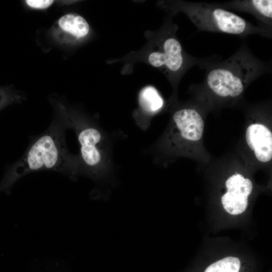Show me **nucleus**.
<instances>
[{"label":"nucleus","mask_w":272,"mask_h":272,"mask_svg":"<svg viewBox=\"0 0 272 272\" xmlns=\"http://www.w3.org/2000/svg\"><path fill=\"white\" fill-rule=\"evenodd\" d=\"M172 11L185 13L200 31L223 33L242 37L253 34L271 38L272 31L253 25L239 16L218 6L216 3L177 1Z\"/></svg>","instance_id":"nucleus-4"},{"label":"nucleus","mask_w":272,"mask_h":272,"mask_svg":"<svg viewBox=\"0 0 272 272\" xmlns=\"http://www.w3.org/2000/svg\"><path fill=\"white\" fill-rule=\"evenodd\" d=\"M57 116L46 130L30 143L22 157L8 168L0 183V191L9 190L14 184L33 172L49 170L60 173L76 180L80 175L78 155L68 150L66 130Z\"/></svg>","instance_id":"nucleus-1"},{"label":"nucleus","mask_w":272,"mask_h":272,"mask_svg":"<svg viewBox=\"0 0 272 272\" xmlns=\"http://www.w3.org/2000/svg\"><path fill=\"white\" fill-rule=\"evenodd\" d=\"M21 97L9 87H0V111L8 105L19 101Z\"/></svg>","instance_id":"nucleus-13"},{"label":"nucleus","mask_w":272,"mask_h":272,"mask_svg":"<svg viewBox=\"0 0 272 272\" xmlns=\"http://www.w3.org/2000/svg\"><path fill=\"white\" fill-rule=\"evenodd\" d=\"M246 141L257 159L266 163L272 158V133L265 125L252 124L247 128Z\"/></svg>","instance_id":"nucleus-10"},{"label":"nucleus","mask_w":272,"mask_h":272,"mask_svg":"<svg viewBox=\"0 0 272 272\" xmlns=\"http://www.w3.org/2000/svg\"><path fill=\"white\" fill-rule=\"evenodd\" d=\"M58 117L66 129H73L80 144V175L97 184L112 181L115 167L113 149L117 138L104 130L98 120L79 111L57 105Z\"/></svg>","instance_id":"nucleus-2"},{"label":"nucleus","mask_w":272,"mask_h":272,"mask_svg":"<svg viewBox=\"0 0 272 272\" xmlns=\"http://www.w3.org/2000/svg\"><path fill=\"white\" fill-rule=\"evenodd\" d=\"M240 265L238 258L229 256L212 263L205 272H239Z\"/></svg>","instance_id":"nucleus-12"},{"label":"nucleus","mask_w":272,"mask_h":272,"mask_svg":"<svg viewBox=\"0 0 272 272\" xmlns=\"http://www.w3.org/2000/svg\"><path fill=\"white\" fill-rule=\"evenodd\" d=\"M139 111L133 116L136 124L146 130L153 116L159 112L164 106V100L157 90L153 86L143 88L139 95Z\"/></svg>","instance_id":"nucleus-8"},{"label":"nucleus","mask_w":272,"mask_h":272,"mask_svg":"<svg viewBox=\"0 0 272 272\" xmlns=\"http://www.w3.org/2000/svg\"><path fill=\"white\" fill-rule=\"evenodd\" d=\"M219 60L216 56L205 67L203 84L221 99L238 98L250 83L271 71L270 63L256 57L245 42L230 57Z\"/></svg>","instance_id":"nucleus-3"},{"label":"nucleus","mask_w":272,"mask_h":272,"mask_svg":"<svg viewBox=\"0 0 272 272\" xmlns=\"http://www.w3.org/2000/svg\"><path fill=\"white\" fill-rule=\"evenodd\" d=\"M226 186L227 191L221 198L224 209L233 215L242 213L247 208L248 197L252 190L251 181L236 173L228 178Z\"/></svg>","instance_id":"nucleus-6"},{"label":"nucleus","mask_w":272,"mask_h":272,"mask_svg":"<svg viewBox=\"0 0 272 272\" xmlns=\"http://www.w3.org/2000/svg\"><path fill=\"white\" fill-rule=\"evenodd\" d=\"M59 28L63 32L77 38L86 36L90 31V26L81 15L68 13L61 17L58 21Z\"/></svg>","instance_id":"nucleus-11"},{"label":"nucleus","mask_w":272,"mask_h":272,"mask_svg":"<svg viewBox=\"0 0 272 272\" xmlns=\"http://www.w3.org/2000/svg\"><path fill=\"white\" fill-rule=\"evenodd\" d=\"M53 2L51 0H27L26 3L31 8L44 9L51 6Z\"/></svg>","instance_id":"nucleus-14"},{"label":"nucleus","mask_w":272,"mask_h":272,"mask_svg":"<svg viewBox=\"0 0 272 272\" xmlns=\"http://www.w3.org/2000/svg\"><path fill=\"white\" fill-rule=\"evenodd\" d=\"M173 123L180 137L185 140L196 141L202 137L203 120L198 111L191 108L176 110L172 115Z\"/></svg>","instance_id":"nucleus-7"},{"label":"nucleus","mask_w":272,"mask_h":272,"mask_svg":"<svg viewBox=\"0 0 272 272\" xmlns=\"http://www.w3.org/2000/svg\"><path fill=\"white\" fill-rule=\"evenodd\" d=\"M216 4L227 10L249 13L258 20L259 25L272 31L271 0H235Z\"/></svg>","instance_id":"nucleus-9"},{"label":"nucleus","mask_w":272,"mask_h":272,"mask_svg":"<svg viewBox=\"0 0 272 272\" xmlns=\"http://www.w3.org/2000/svg\"><path fill=\"white\" fill-rule=\"evenodd\" d=\"M176 26L169 25L160 33L158 48L148 56L149 63L161 69L169 79L175 84L185 72L195 65L203 70L215 58H198L187 53L175 35Z\"/></svg>","instance_id":"nucleus-5"}]
</instances>
